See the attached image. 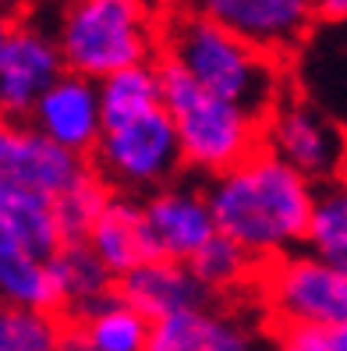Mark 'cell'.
I'll return each mask as SVG.
<instances>
[{"label": "cell", "instance_id": "cell-1", "mask_svg": "<svg viewBox=\"0 0 347 351\" xmlns=\"http://www.w3.org/2000/svg\"><path fill=\"white\" fill-rule=\"evenodd\" d=\"M202 192L216 231L241 245L259 266L305 245L316 184L270 149H252L234 167L213 174Z\"/></svg>", "mask_w": 347, "mask_h": 351}, {"label": "cell", "instance_id": "cell-2", "mask_svg": "<svg viewBox=\"0 0 347 351\" xmlns=\"http://www.w3.org/2000/svg\"><path fill=\"white\" fill-rule=\"evenodd\" d=\"M156 57H167L188 71L202 89H209L237 107L262 117L287 93L283 57L259 50L255 43L227 32L202 14L181 11L159 29Z\"/></svg>", "mask_w": 347, "mask_h": 351}, {"label": "cell", "instance_id": "cell-3", "mask_svg": "<svg viewBox=\"0 0 347 351\" xmlns=\"http://www.w3.org/2000/svg\"><path fill=\"white\" fill-rule=\"evenodd\" d=\"M156 68L163 86V110L170 114L185 167L213 178L262 146V117L202 89L167 57H159Z\"/></svg>", "mask_w": 347, "mask_h": 351}, {"label": "cell", "instance_id": "cell-4", "mask_svg": "<svg viewBox=\"0 0 347 351\" xmlns=\"http://www.w3.org/2000/svg\"><path fill=\"white\" fill-rule=\"evenodd\" d=\"M53 39L64 71L99 82L117 68L156 57V8L153 0H64Z\"/></svg>", "mask_w": 347, "mask_h": 351}, {"label": "cell", "instance_id": "cell-5", "mask_svg": "<svg viewBox=\"0 0 347 351\" xmlns=\"http://www.w3.org/2000/svg\"><path fill=\"white\" fill-rule=\"evenodd\" d=\"M89 156L96 178L125 195H146L159 184H170L185 167L170 114L163 107L103 125Z\"/></svg>", "mask_w": 347, "mask_h": 351}, {"label": "cell", "instance_id": "cell-6", "mask_svg": "<svg viewBox=\"0 0 347 351\" xmlns=\"http://www.w3.org/2000/svg\"><path fill=\"white\" fill-rule=\"evenodd\" d=\"M259 295L280 330H330L347 323V274L316 252H287L259 266Z\"/></svg>", "mask_w": 347, "mask_h": 351}, {"label": "cell", "instance_id": "cell-7", "mask_svg": "<svg viewBox=\"0 0 347 351\" xmlns=\"http://www.w3.org/2000/svg\"><path fill=\"white\" fill-rule=\"evenodd\" d=\"M262 149L280 156L316 189L347 174V125L291 89L262 114Z\"/></svg>", "mask_w": 347, "mask_h": 351}, {"label": "cell", "instance_id": "cell-8", "mask_svg": "<svg viewBox=\"0 0 347 351\" xmlns=\"http://www.w3.org/2000/svg\"><path fill=\"white\" fill-rule=\"evenodd\" d=\"M181 4L273 57L294 53L316 25V0H181Z\"/></svg>", "mask_w": 347, "mask_h": 351}, {"label": "cell", "instance_id": "cell-9", "mask_svg": "<svg viewBox=\"0 0 347 351\" xmlns=\"http://www.w3.org/2000/svg\"><path fill=\"white\" fill-rule=\"evenodd\" d=\"M138 210H142V231H146L149 256L159 259L188 263L216 234L206 192L195 189V184H181V181L159 184V189L146 192Z\"/></svg>", "mask_w": 347, "mask_h": 351}, {"label": "cell", "instance_id": "cell-10", "mask_svg": "<svg viewBox=\"0 0 347 351\" xmlns=\"http://www.w3.org/2000/svg\"><path fill=\"white\" fill-rule=\"evenodd\" d=\"M0 174L29 184L50 199L64 195L78 181L92 174V163L64 146H57L29 121L0 117Z\"/></svg>", "mask_w": 347, "mask_h": 351}, {"label": "cell", "instance_id": "cell-11", "mask_svg": "<svg viewBox=\"0 0 347 351\" xmlns=\"http://www.w3.org/2000/svg\"><path fill=\"white\" fill-rule=\"evenodd\" d=\"M64 71L53 32L32 22H14L0 47V117L25 121L43 89Z\"/></svg>", "mask_w": 347, "mask_h": 351}, {"label": "cell", "instance_id": "cell-12", "mask_svg": "<svg viewBox=\"0 0 347 351\" xmlns=\"http://www.w3.org/2000/svg\"><path fill=\"white\" fill-rule=\"evenodd\" d=\"M25 121L47 138H53L57 146H64L78 156H89L99 138V128H103L96 82L75 71H60L43 89V96L36 99V107L29 110Z\"/></svg>", "mask_w": 347, "mask_h": 351}, {"label": "cell", "instance_id": "cell-13", "mask_svg": "<svg viewBox=\"0 0 347 351\" xmlns=\"http://www.w3.org/2000/svg\"><path fill=\"white\" fill-rule=\"evenodd\" d=\"M117 295L125 302H131L149 323L159 319V316L181 313V308L209 305V291L192 274L188 263L159 259V256L142 259L128 274H120L117 277Z\"/></svg>", "mask_w": 347, "mask_h": 351}, {"label": "cell", "instance_id": "cell-14", "mask_svg": "<svg viewBox=\"0 0 347 351\" xmlns=\"http://www.w3.org/2000/svg\"><path fill=\"white\" fill-rule=\"evenodd\" d=\"M81 241L99 256V263H103L114 277L128 274L131 266L149 259L146 231H142V210H138L135 195L110 192Z\"/></svg>", "mask_w": 347, "mask_h": 351}, {"label": "cell", "instance_id": "cell-15", "mask_svg": "<svg viewBox=\"0 0 347 351\" xmlns=\"http://www.w3.org/2000/svg\"><path fill=\"white\" fill-rule=\"evenodd\" d=\"M0 231L39 256H53L64 245L53 199L8 174H0Z\"/></svg>", "mask_w": 347, "mask_h": 351}, {"label": "cell", "instance_id": "cell-16", "mask_svg": "<svg viewBox=\"0 0 347 351\" xmlns=\"http://www.w3.org/2000/svg\"><path fill=\"white\" fill-rule=\"evenodd\" d=\"M0 305L32 308V313H60L57 280L50 256H39L0 231Z\"/></svg>", "mask_w": 347, "mask_h": 351}, {"label": "cell", "instance_id": "cell-17", "mask_svg": "<svg viewBox=\"0 0 347 351\" xmlns=\"http://www.w3.org/2000/svg\"><path fill=\"white\" fill-rule=\"evenodd\" d=\"M75 344L86 351H146L149 348V319L117 291L96 302L92 308L75 316Z\"/></svg>", "mask_w": 347, "mask_h": 351}, {"label": "cell", "instance_id": "cell-18", "mask_svg": "<svg viewBox=\"0 0 347 351\" xmlns=\"http://www.w3.org/2000/svg\"><path fill=\"white\" fill-rule=\"evenodd\" d=\"M50 270L57 280L60 308H68L71 316L86 313V308H92L96 302H103L107 295L117 291V277L99 263V256L86 241H64L50 256Z\"/></svg>", "mask_w": 347, "mask_h": 351}, {"label": "cell", "instance_id": "cell-19", "mask_svg": "<svg viewBox=\"0 0 347 351\" xmlns=\"http://www.w3.org/2000/svg\"><path fill=\"white\" fill-rule=\"evenodd\" d=\"M99 93V114L103 125L110 121H125L131 114L163 107V86H159V68L156 60H142V64L117 68L96 82Z\"/></svg>", "mask_w": 347, "mask_h": 351}, {"label": "cell", "instance_id": "cell-20", "mask_svg": "<svg viewBox=\"0 0 347 351\" xmlns=\"http://www.w3.org/2000/svg\"><path fill=\"white\" fill-rule=\"evenodd\" d=\"M305 249L347 274V174L316 189Z\"/></svg>", "mask_w": 347, "mask_h": 351}, {"label": "cell", "instance_id": "cell-21", "mask_svg": "<svg viewBox=\"0 0 347 351\" xmlns=\"http://www.w3.org/2000/svg\"><path fill=\"white\" fill-rule=\"evenodd\" d=\"M188 266H192V274L202 280V287H206L209 295L213 291H234V287L248 284L259 270V263L244 252L241 245L223 238L220 231L188 259Z\"/></svg>", "mask_w": 347, "mask_h": 351}, {"label": "cell", "instance_id": "cell-22", "mask_svg": "<svg viewBox=\"0 0 347 351\" xmlns=\"http://www.w3.org/2000/svg\"><path fill=\"white\" fill-rule=\"evenodd\" d=\"M64 330L53 313L0 305V351H60Z\"/></svg>", "mask_w": 347, "mask_h": 351}, {"label": "cell", "instance_id": "cell-23", "mask_svg": "<svg viewBox=\"0 0 347 351\" xmlns=\"http://www.w3.org/2000/svg\"><path fill=\"white\" fill-rule=\"evenodd\" d=\"M110 189L103 181L96 178V171L86 178V181H78L75 189H68L64 195H57L53 206H57V223H60V234H64V241H81L89 231V223L96 220L99 213V206L107 202Z\"/></svg>", "mask_w": 347, "mask_h": 351}, {"label": "cell", "instance_id": "cell-24", "mask_svg": "<svg viewBox=\"0 0 347 351\" xmlns=\"http://www.w3.org/2000/svg\"><path fill=\"white\" fill-rule=\"evenodd\" d=\"M209 305L181 308V313L159 316L149 323V348L146 351H198L209 326Z\"/></svg>", "mask_w": 347, "mask_h": 351}, {"label": "cell", "instance_id": "cell-25", "mask_svg": "<svg viewBox=\"0 0 347 351\" xmlns=\"http://www.w3.org/2000/svg\"><path fill=\"white\" fill-rule=\"evenodd\" d=\"M277 351H333V348H330V334H322V330L294 326V330H283L280 334Z\"/></svg>", "mask_w": 347, "mask_h": 351}, {"label": "cell", "instance_id": "cell-26", "mask_svg": "<svg viewBox=\"0 0 347 351\" xmlns=\"http://www.w3.org/2000/svg\"><path fill=\"white\" fill-rule=\"evenodd\" d=\"M14 29V14H11V8L0 0V47H4V39H8V32Z\"/></svg>", "mask_w": 347, "mask_h": 351}, {"label": "cell", "instance_id": "cell-27", "mask_svg": "<svg viewBox=\"0 0 347 351\" xmlns=\"http://www.w3.org/2000/svg\"><path fill=\"white\" fill-rule=\"evenodd\" d=\"M330 348L333 351H347V323L337 326V330H330Z\"/></svg>", "mask_w": 347, "mask_h": 351}, {"label": "cell", "instance_id": "cell-28", "mask_svg": "<svg viewBox=\"0 0 347 351\" xmlns=\"http://www.w3.org/2000/svg\"><path fill=\"white\" fill-rule=\"evenodd\" d=\"M60 351H86V348H81V344H75V341H68V337H64V344H60Z\"/></svg>", "mask_w": 347, "mask_h": 351}]
</instances>
